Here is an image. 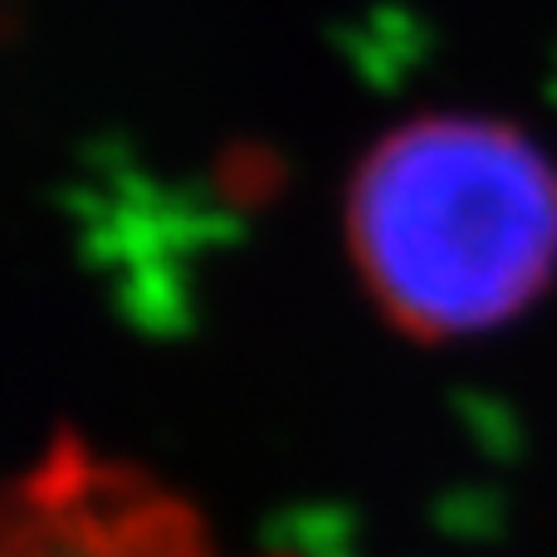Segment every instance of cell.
Returning <instances> with one entry per match:
<instances>
[{
    "label": "cell",
    "instance_id": "cell-2",
    "mask_svg": "<svg viewBox=\"0 0 557 557\" xmlns=\"http://www.w3.org/2000/svg\"><path fill=\"white\" fill-rule=\"evenodd\" d=\"M0 557H231L182 490L147 465L54 431L10 480ZM288 557V553H255Z\"/></svg>",
    "mask_w": 557,
    "mask_h": 557
},
{
    "label": "cell",
    "instance_id": "cell-1",
    "mask_svg": "<svg viewBox=\"0 0 557 557\" xmlns=\"http://www.w3.org/2000/svg\"><path fill=\"white\" fill-rule=\"evenodd\" d=\"M343 235L401 337L499 333L557 284V157L494 113H416L352 166Z\"/></svg>",
    "mask_w": 557,
    "mask_h": 557
}]
</instances>
